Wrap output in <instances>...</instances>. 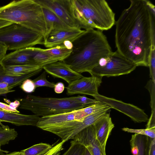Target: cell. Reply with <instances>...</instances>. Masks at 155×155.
<instances>
[{"instance_id":"1","label":"cell","mask_w":155,"mask_h":155,"mask_svg":"<svg viewBox=\"0 0 155 155\" xmlns=\"http://www.w3.org/2000/svg\"><path fill=\"white\" fill-rule=\"evenodd\" d=\"M155 20L146 0H130L115 22L117 51L137 66H148L152 45L155 44Z\"/></svg>"},{"instance_id":"2","label":"cell","mask_w":155,"mask_h":155,"mask_svg":"<svg viewBox=\"0 0 155 155\" xmlns=\"http://www.w3.org/2000/svg\"><path fill=\"white\" fill-rule=\"evenodd\" d=\"M72 42L71 52L62 61L80 74L84 72L90 74L101 59L113 52L106 37L98 30H84Z\"/></svg>"},{"instance_id":"3","label":"cell","mask_w":155,"mask_h":155,"mask_svg":"<svg viewBox=\"0 0 155 155\" xmlns=\"http://www.w3.org/2000/svg\"><path fill=\"white\" fill-rule=\"evenodd\" d=\"M74 16L79 28L102 31L115 24V14L105 0H72Z\"/></svg>"},{"instance_id":"4","label":"cell","mask_w":155,"mask_h":155,"mask_svg":"<svg viewBox=\"0 0 155 155\" xmlns=\"http://www.w3.org/2000/svg\"><path fill=\"white\" fill-rule=\"evenodd\" d=\"M0 19L17 24L45 38L46 27L42 7L35 0H14L0 7Z\"/></svg>"},{"instance_id":"5","label":"cell","mask_w":155,"mask_h":155,"mask_svg":"<svg viewBox=\"0 0 155 155\" xmlns=\"http://www.w3.org/2000/svg\"><path fill=\"white\" fill-rule=\"evenodd\" d=\"M17 100L20 103L19 109L30 111L41 117L69 112L87 106L76 102L71 97H43L28 94Z\"/></svg>"},{"instance_id":"6","label":"cell","mask_w":155,"mask_h":155,"mask_svg":"<svg viewBox=\"0 0 155 155\" xmlns=\"http://www.w3.org/2000/svg\"><path fill=\"white\" fill-rule=\"evenodd\" d=\"M43 36L20 25L12 23L0 28V43L8 50H17L43 44Z\"/></svg>"},{"instance_id":"7","label":"cell","mask_w":155,"mask_h":155,"mask_svg":"<svg viewBox=\"0 0 155 155\" xmlns=\"http://www.w3.org/2000/svg\"><path fill=\"white\" fill-rule=\"evenodd\" d=\"M111 108L108 106L103 109L80 120H75L59 124L46 126L41 129L54 134L65 142L72 140L74 137L83 130L94 124Z\"/></svg>"},{"instance_id":"8","label":"cell","mask_w":155,"mask_h":155,"mask_svg":"<svg viewBox=\"0 0 155 155\" xmlns=\"http://www.w3.org/2000/svg\"><path fill=\"white\" fill-rule=\"evenodd\" d=\"M137 67L116 51L101 59L98 65L92 70L90 74L102 77L117 76L130 73Z\"/></svg>"},{"instance_id":"9","label":"cell","mask_w":155,"mask_h":155,"mask_svg":"<svg viewBox=\"0 0 155 155\" xmlns=\"http://www.w3.org/2000/svg\"><path fill=\"white\" fill-rule=\"evenodd\" d=\"M35 1L54 12L69 27L80 28L74 16L72 0Z\"/></svg>"},{"instance_id":"10","label":"cell","mask_w":155,"mask_h":155,"mask_svg":"<svg viewBox=\"0 0 155 155\" xmlns=\"http://www.w3.org/2000/svg\"><path fill=\"white\" fill-rule=\"evenodd\" d=\"M93 97L99 101L109 106L111 108H114L128 116L135 122H147L148 120V117L144 110L135 106L105 97L99 93Z\"/></svg>"},{"instance_id":"11","label":"cell","mask_w":155,"mask_h":155,"mask_svg":"<svg viewBox=\"0 0 155 155\" xmlns=\"http://www.w3.org/2000/svg\"><path fill=\"white\" fill-rule=\"evenodd\" d=\"M102 78L93 75L89 77L83 76L65 87L66 94L68 95L84 94L93 97L98 94V90L102 83Z\"/></svg>"},{"instance_id":"12","label":"cell","mask_w":155,"mask_h":155,"mask_svg":"<svg viewBox=\"0 0 155 155\" xmlns=\"http://www.w3.org/2000/svg\"><path fill=\"white\" fill-rule=\"evenodd\" d=\"M73 140L87 148L91 155H106L96 139L94 124L85 128L77 134Z\"/></svg>"},{"instance_id":"13","label":"cell","mask_w":155,"mask_h":155,"mask_svg":"<svg viewBox=\"0 0 155 155\" xmlns=\"http://www.w3.org/2000/svg\"><path fill=\"white\" fill-rule=\"evenodd\" d=\"M84 31L79 28H70L52 31L44 40L43 45L50 48L61 45L65 41L73 42Z\"/></svg>"},{"instance_id":"14","label":"cell","mask_w":155,"mask_h":155,"mask_svg":"<svg viewBox=\"0 0 155 155\" xmlns=\"http://www.w3.org/2000/svg\"><path fill=\"white\" fill-rule=\"evenodd\" d=\"M42 68L46 73L54 78L64 80L69 84L83 76L81 74L74 71L61 61L46 65Z\"/></svg>"},{"instance_id":"15","label":"cell","mask_w":155,"mask_h":155,"mask_svg":"<svg viewBox=\"0 0 155 155\" xmlns=\"http://www.w3.org/2000/svg\"><path fill=\"white\" fill-rule=\"evenodd\" d=\"M94 125L96 139L103 151L105 152V146L107 140L114 127L110 114L106 113Z\"/></svg>"},{"instance_id":"16","label":"cell","mask_w":155,"mask_h":155,"mask_svg":"<svg viewBox=\"0 0 155 155\" xmlns=\"http://www.w3.org/2000/svg\"><path fill=\"white\" fill-rule=\"evenodd\" d=\"M40 117L35 114L25 115L0 110V122L10 123L17 126H36Z\"/></svg>"},{"instance_id":"17","label":"cell","mask_w":155,"mask_h":155,"mask_svg":"<svg viewBox=\"0 0 155 155\" xmlns=\"http://www.w3.org/2000/svg\"><path fill=\"white\" fill-rule=\"evenodd\" d=\"M32 76L31 73L19 76L8 75L5 73L3 67L0 65V95L15 91L12 90L14 87L21 85L25 80Z\"/></svg>"},{"instance_id":"18","label":"cell","mask_w":155,"mask_h":155,"mask_svg":"<svg viewBox=\"0 0 155 155\" xmlns=\"http://www.w3.org/2000/svg\"><path fill=\"white\" fill-rule=\"evenodd\" d=\"M28 64H36L25 48L15 51L6 55L0 65L4 67Z\"/></svg>"},{"instance_id":"19","label":"cell","mask_w":155,"mask_h":155,"mask_svg":"<svg viewBox=\"0 0 155 155\" xmlns=\"http://www.w3.org/2000/svg\"><path fill=\"white\" fill-rule=\"evenodd\" d=\"M42 8L46 27L44 40L52 31L72 28L67 25L51 11L45 7H42Z\"/></svg>"},{"instance_id":"20","label":"cell","mask_w":155,"mask_h":155,"mask_svg":"<svg viewBox=\"0 0 155 155\" xmlns=\"http://www.w3.org/2000/svg\"><path fill=\"white\" fill-rule=\"evenodd\" d=\"M151 138L144 135L134 134L130 140L133 155H148Z\"/></svg>"},{"instance_id":"21","label":"cell","mask_w":155,"mask_h":155,"mask_svg":"<svg viewBox=\"0 0 155 155\" xmlns=\"http://www.w3.org/2000/svg\"><path fill=\"white\" fill-rule=\"evenodd\" d=\"M25 49L32 58L36 64L40 67H43L46 65L59 61L58 59L46 53L41 48L32 47L27 48Z\"/></svg>"},{"instance_id":"22","label":"cell","mask_w":155,"mask_h":155,"mask_svg":"<svg viewBox=\"0 0 155 155\" xmlns=\"http://www.w3.org/2000/svg\"><path fill=\"white\" fill-rule=\"evenodd\" d=\"M5 73L9 75L19 76L29 74L42 68L35 64L6 66L3 67Z\"/></svg>"},{"instance_id":"23","label":"cell","mask_w":155,"mask_h":155,"mask_svg":"<svg viewBox=\"0 0 155 155\" xmlns=\"http://www.w3.org/2000/svg\"><path fill=\"white\" fill-rule=\"evenodd\" d=\"M108 105L99 102L75 110V120H81L106 107Z\"/></svg>"},{"instance_id":"24","label":"cell","mask_w":155,"mask_h":155,"mask_svg":"<svg viewBox=\"0 0 155 155\" xmlns=\"http://www.w3.org/2000/svg\"><path fill=\"white\" fill-rule=\"evenodd\" d=\"M43 51L51 57L62 61L71 54L72 49L66 48L63 44L51 48L42 49Z\"/></svg>"},{"instance_id":"25","label":"cell","mask_w":155,"mask_h":155,"mask_svg":"<svg viewBox=\"0 0 155 155\" xmlns=\"http://www.w3.org/2000/svg\"><path fill=\"white\" fill-rule=\"evenodd\" d=\"M18 135L17 132L14 129L10 128L0 122V147L15 139Z\"/></svg>"},{"instance_id":"26","label":"cell","mask_w":155,"mask_h":155,"mask_svg":"<svg viewBox=\"0 0 155 155\" xmlns=\"http://www.w3.org/2000/svg\"><path fill=\"white\" fill-rule=\"evenodd\" d=\"M53 146L48 143H40L20 152L22 155H40L49 150Z\"/></svg>"},{"instance_id":"27","label":"cell","mask_w":155,"mask_h":155,"mask_svg":"<svg viewBox=\"0 0 155 155\" xmlns=\"http://www.w3.org/2000/svg\"><path fill=\"white\" fill-rule=\"evenodd\" d=\"M86 147L73 140L68 149L62 155H84Z\"/></svg>"},{"instance_id":"28","label":"cell","mask_w":155,"mask_h":155,"mask_svg":"<svg viewBox=\"0 0 155 155\" xmlns=\"http://www.w3.org/2000/svg\"><path fill=\"white\" fill-rule=\"evenodd\" d=\"M150 79L155 82V45H152L148 61Z\"/></svg>"},{"instance_id":"29","label":"cell","mask_w":155,"mask_h":155,"mask_svg":"<svg viewBox=\"0 0 155 155\" xmlns=\"http://www.w3.org/2000/svg\"><path fill=\"white\" fill-rule=\"evenodd\" d=\"M123 131L147 136L151 138H155V128L152 129H134L127 127L122 129Z\"/></svg>"},{"instance_id":"30","label":"cell","mask_w":155,"mask_h":155,"mask_svg":"<svg viewBox=\"0 0 155 155\" xmlns=\"http://www.w3.org/2000/svg\"><path fill=\"white\" fill-rule=\"evenodd\" d=\"M46 72L44 71L38 77L33 81L36 88L39 87H46L54 88L55 84L48 81L46 78Z\"/></svg>"},{"instance_id":"31","label":"cell","mask_w":155,"mask_h":155,"mask_svg":"<svg viewBox=\"0 0 155 155\" xmlns=\"http://www.w3.org/2000/svg\"><path fill=\"white\" fill-rule=\"evenodd\" d=\"M145 87L148 90L150 94L151 113L155 112V82L150 79L147 82Z\"/></svg>"},{"instance_id":"32","label":"cell","mask_w":155,"mask_h":155,"mask_svg":"<svg viewBox=\"0 0 155 155\" xmlns=\"http://www.w3.org/2000/svg\"><path fill=\"white\" fill-rule=\"evenodd\" d=\"M71 98L76 102L87 106L100 102L95 99H91L84 96L78 95L71 97Z\"/></svg>"},{"instance_id":"33","label":"cell","mask_w":155,"mask_h":155,"mask_svg":"<svg viewBox=\"0 0 155 155\" xmlns=\"http://www.w3.org/2000/svg\"><path fill=\"white\" fill-rule=\"evenodd\" d=\"M20 87L24 91L28 93L34 92L36 88L33 81L29 78L25 80Z\"/></svg>"},{"instance_id":"34","label":"cell","mask_w":155,"mask_h":155,"mask_svg":"<svg viewBox=\"0 0 155 155\" xmlns=\"http://www.w3.org/2000/svg\"><path fill=\"white\" fill-rule=\"evenodd\" d=\"M0 110L5 111L17 113H20L19 111L17 109L13 108L9 105L1 102H0Z\"/></svg>"},{"instance_id":"35","label":"cell","mask_w":155,"mask_h":155,"mask_svg":"<svg viewBox=\"0 0 155 155\" xmlns=\"http://www.w3.org/2000/svg\"><path fill=\"white\" fill-rule=\"evenodd\" d=\"M65 86L64 84L61 82H59L55 84L54 88L55 92L58 94L62 93L64 90Z\"/></svg>"},{"instance_id":"36","label":"cell","mask_w":155,"mask_h":155,"mask_svg":"<svg viewBox=\"0 0 155 155\" xmlns=\"http://www.w3.org/2000/svg\"><path fill=\"white\" fill-rule=\"evenodd\" d=\"M146 126V129L155 128V114H151L150 118L148 119Z\"/></svg>"},{"instance_id":"37","label":"cell","mask_w":155,"mask_h":155,"mask_svg":"<svg viewBox=\"0 0 155 155\" xmlns=\"http://www.w3.org/2000/svg\"><path fill=\"white\" fill-rule=\"evenodd\" d=\"M148 155H155V138H150Z\"/></svg>"},{"instance_id":"38","label":"cell","mask_w":155,"mask_h":155,"mask_svg":"<svg viewBox=\"0 0 155 155\" xmlns=\"http://www.w3.org/2000/svg\"><path fill=\"white\" fill-rule=\"evenodd\" d=\"M7 50V48L6 46L0 43V64L6 55V52Z\"/></svg>"},{"instance_id":"39","label":"cell","mask_w":155,"mask_h":155,"mask_svg":"<svg viewBox=\"0 0 155 155\" xmlns=\"http://www.w3.org/2000/svg\"><path fill=\"white\" fill-rule=\"evenodd\" d=\"M63 44L64 47L69 50L72 49L73 47L72 42L69 40H67L64 41Z\"/></svg>"},{"instance_id":"40","label":"cell","mask_w":155,"mask_h":155,"mask_svg":"<svg viewBox=\"0 0 155 155\" xmlns=\"http://www.w3.org/2000/svg\"><path fill=\"white\" fill-rule=\"evenodd\" d=\"M20 103L19 101L17 100L13 102H10V106L15 109H17V108L20 105Z\"/></svg>"},{"instance_id":"41","label":"cell","mask_w":155,"mask_h":155,"mask_svg":"<svg viewBox=\"0 0 155 155\" xmlns=\"http://www.w3.org/2000/svg\"><path fill=\"white\" fill-rule=\"evenodd\" d=\"M12 23L11 22L0 19V28Z\"/></svg>"},{"instance_id":"42","label":"cell","mask_w":155,"mask_h":155,"mask_svg":"<svg viewBox=\"0 0 155 155\" xmlns=\"http://www.w3.org/2000/svg\"><path fill=\"white\" fill-rule=\"evenodd\" d=\"M7 155H22L20 152H14L8 154Z\"/></svg>"},{"instance_id":"43","label":"cell","mask_w":155,"mask_h":155,"mask_svg":"<svg viewBox=\"0 0 155 155\" xmlns=\"http://www.w3.org/2000/svg\"><path fill=\"white\" fill-rule=\"evenodd\" d=\"M8 152L2 150L0 147V155H7Z\"/></svg>"},{"instance_id":"44","label":"cell","mask_w":155,"mask_h":155,"mask_svg":"<svg viewBox=\"0 0 155 155\" xmlns=\"http://www.w3.org/2000/svg\"><path fill=\"white\" fill-rule=\"evenodd\" d=\"M84 155H91L88 150L86 147Z\"/></svg>"},{"instance_id":"45","label":"cell","mask_w":155,"mask_h":155,"mask_svg":"<svg viewBox=\"0 0 155 155\" xmlns=\"http://www.w3.org/2000/svg\"><path fill=\"white\" fill-rule=\"evenodd\" d=\"M40 155H44V154H41Z\"/></svg>"}]
</instances>
